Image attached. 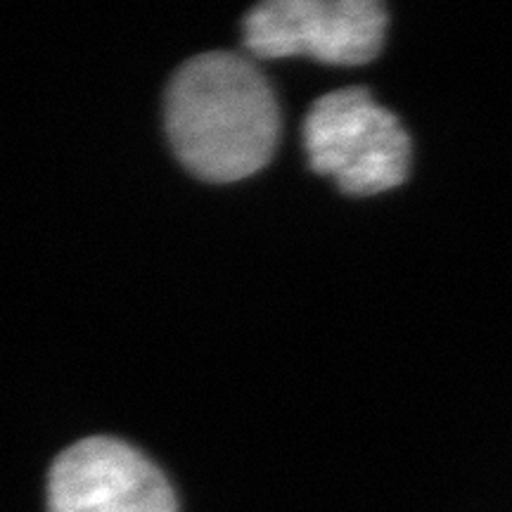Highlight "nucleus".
<instances>
[{
	"label": "nucleus",
	"mask_w": 512,
	"mask_h": 512,
	"mask_svg": "<svg viewBox=\"0 0 512 512\" xmlns=\"http://www.w3.org/2000/svg\"><path fill=\"white\" fill-rule=\"evenodd\" d=\"M166 133L178 162L209 183H235L271 162L280 107L261 69L238 53H202L166 91Z\"/></svg>",
	"instance_id": "f257e3e1"
},
{
	"label": "nucleus",
	"mask_w": 512,
	"mask_h": 512,
	"mask_svg": "<svg viewBox=\"0 0 512 512\" xmlns=\"http://www.w3.org/2000/svg\"><path fill=\"white\" fill-rule=\"evenodd\" d=\"M311 169L349 195L392 190L411 171V138L366 88H342L318 98L304 121Z\"/></svg>",
	"instance_id": "f03ea898"
},
{
	"label": "nucleus",
	"mask_w": 512,
	"mask_h": 512,
	"mask_svg": "<svg viewBox=\"0 0 512 512\" xmlns=\"http://www.w3.org/2000/svg\"><path fill=\"white\" fill-rule=\"evenodd\" d=\"M256 57H313L337 67L366 64L382 50L387 10L375 0H268L245 17Z\"/></svg>",
	"instance_id": "7ed1b4c3"
},
{
	"label": "nucleus",
	"mask_w": 512,
	"mask_h": 512,
	"mask_svg": "<svg viewBox=\"0 0 512 512\" xmlns=\"http://www.w3.org/2000/svg\"><path fill=\"white\" fill-rule=\"evenodd\" d=\"M48 512H178L157 465L119 439L91 437L50 467Z\"/></svg>",
	"instance_id": "20e7f679"
}]
</instances>
